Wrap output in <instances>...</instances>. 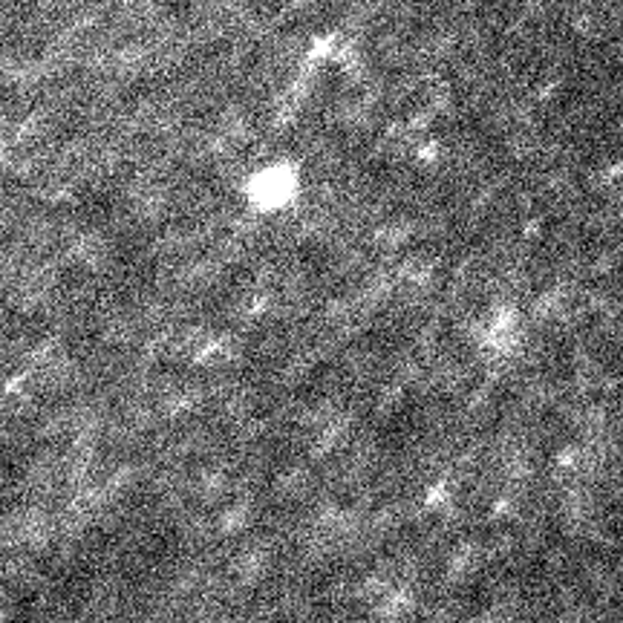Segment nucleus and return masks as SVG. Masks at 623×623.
Wrapping results in <instances>:
<instances>
[{"label":"nucleus","mask_w":623,"mask_h":623,"mask_svg":"<svg viewBox=\"0 0 623 623\" xmlns=\"http://www.w3.org/2000/svg\"><path fill=\"white\" fill-rule=\"evenodd\" d=\"M303 188H306V176L298 159L275 156L254 165L240 179V200L249 214L272 220L298 208L303 200Z\"/></svg>","instance_id":"nucleus-1"}]
</instances>
